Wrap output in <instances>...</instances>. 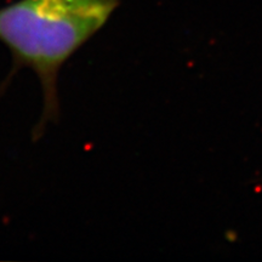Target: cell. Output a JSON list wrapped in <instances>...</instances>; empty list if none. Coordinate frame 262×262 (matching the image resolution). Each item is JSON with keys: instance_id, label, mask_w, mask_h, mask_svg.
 <instances>
[{"instance_id": "obj_1", "label": "cell", "mask_w": 262, "mask_h": 262, "mask_svg": "<svg viewBox=\"0 0 262 262\" xmlns=\"http://www.w3.org/2000/svg\"><path fill=\"white\" fill-rule=\"evenodd\" d=\"M120 0H17L0 9V41L16 67L35 72L44 91V119L58 114L61 67L106 25Z\"/></svg>"}]
</instances>
